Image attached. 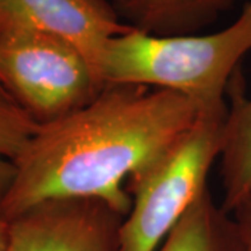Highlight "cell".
I'll list each match as a JSON object with an SVG mask.
<instances>
[{
	"label": "cell",
	"mask_w": 251,
	"mask_h": 251,
	"mask_svg": "<svg viewBox=\"0 0 251 251\" xmlns=\"http://www.w3.org/2000/svg\"><path fill=\"white\" fill-rule=\"evenodd\" d=\"M123 221L100 200H48L7 224V251H119Z\"/></svg>",
	"instance_id": "cell-5"
},
{
	"label": "cell",
	"mask_w": 251,
	"mask_h": 251,
	"mask_svg": "<svg viewBox=\"0 0 251 251\" xmlns=\"http://www.w3.org/2000/svg\"><path fill=\"white\" fill-rule=\"evenodd\" d=\"M0 14L62 38L87 57L99 75L106 44L133 29L108 0H0Z\"/></svg>",
	"instance_id": "cell-6"
},
{
	"label": "cell",
	"mask_w": 251,
	"mask_h": 251,
	"mask_svg": "<svg viewBox=\"0 0 251 251\" xmlns=\"http://www.w3.org/2000/svg\"><path fill=\"white\" fill-rule=\"evenodd\" d=\"M230 100L221 151L222 204L227 212L251 196V97L244 94L242 67L233 74L227 88Z\"/></svg>",
	"instance_id": "cell-8"
},
{
	"label": "cell",
	"mask_w": 251,
	"mask_h": 251,
	"mask_svg": "<svg viewBox=\"0 0 251 251\" xmlns=\"http://www.w3.org/2000/svg\"><path fill=\"white\" fill-rule=\"evenodd\" d=\"M0 251H7V224L0 222Z\"/></svg>",
	"instance_id": "cell-12"
},
{
	"label": "cell",
	"mask_w": 251,
	"mask_h": 251,
	"mask_svg": "<svg viewBox=\"0 0 251 251\" xmlns=\"http://www.w3.org/2000/svg\"><path fill=\"white\" fill-rule=\"evenodd\" d=\"M156 251H244V246L233 215L206 188Z\"/></svg>",
	"instance_id": "cell-9"
},
{
	"label": "cell",
	"mask_w": 251,
	"mask_h": 251,
	"mask_svg": "<svg viewBox=\"0 0 251 251\" xmlns=\"http://www.w3.org/2000/svg\"><path fill=\"white\" fill-rule=\"evenodd\" d=\"M39 127L0 84V202L16 177L14 161Z\"/></svg>",
	"instance_id": "cell-10"
},
{
	"label": "cell",
	"mask_w": 251,
	"mask_h": 251,
	"mask_svg": "<svg viewBox=\"0 0 251 251\" xmlns=\"http://www.w3.org/2000/svg\"><path fill=\"white\" fill-rule=\"evenodd\" d=\"M251 50V0L227 28L208 35L153 36L135 29L109 41L100 59L106 84L180 94L200 112L224 110L229 82Z\"/></svg>",
	"instance_id": "cell-2"
},
{
	"label": "cell",
	"mask_w": 251,
	"mask_h": 251,
	"mask_svg": "<svg viewBox=\"0 0 251 251\" xmlns=\"http://www.w3.org/2000/svg\"><path fill=\"white\" fill-rule=\"evenodd\" d=\"M0 84L39 126L75 113L106 87L69 42L1 14Z\"/></svg>",
	"instance_id": "cell-4"
},
{
	"label": "cell",
	"mask_w": 251,
	"mask_h": 251,
	"mask_svg": "<svg viewBox=\"0 0 251 251\" xmlns=\"http://www.w3.org/2000/svg\"><path fill=\"white\" fill-rule=\"evenodd\" d=\"M230 214L239 226L244 251H251V196L242 200Z\"/></svg>",
	"instance_id": "cell-11"
},
{
	"label": "cell",
	"mask_w": 251,
	"mask_h": 251,
	"mask_svg": "<svg viewBox=\"0 0 251 251\" xmlns=\"http://www.w3.org/2000/svg\"><path fill=\"white\" fill-rule=\"evenodd\" d=\"M126 25L153 36L194 35L237 0H108Z\"/></svg>",
	"instance_id": "cell-7"
},
{
	"label": "cell",
	"mask_w": 251,
	"mask_h": 251,
	"mask_svg": "<svg viewBox=\"0 0 251 251\" xmlns=\"http://www.w3.org/2000/svg\"><path fill=\"white\" fill-rule=\"evenodd\" d=\"M229 106L200 112L194 126L140 177L127 181L133 205L120 227L119 251H156L206 188L221 156Z\"/></svg>",
	"instance_id": "cell-3"
},
{
	"label": "cell",
	"mask_w": 251,
	"mask_h": 251,
	"mask_svg": "<svg viewBox=\"0 0 251 251\" xmlns=\"http://www.w3.org/2000/svg\"><path fill=\"white\" fill-rule=\"evenodd\" d=\"M198 116L197 105L176 92L106 84L90 105L39 127L14 161L0 222L62 198L100 200L126 218L133 205L127 181L169 152Z\"/></svg>",
	"instance_id": "cell-1"
}]
</instances>
